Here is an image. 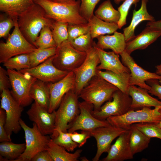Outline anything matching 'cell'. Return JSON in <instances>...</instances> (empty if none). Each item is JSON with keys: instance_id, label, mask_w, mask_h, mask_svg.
Wrapping results in <instances>:
<instances>
[{"instance_id": "obj_21", "label": "cell", "mask_w": 161, "mask_h": 161, "mask_svg": "<svg viewBox=\"0 0 161 161\" xmlns=\"http://www.w3.org/2000/svg\"><path fill=\"white\" fill-rule=\"evenodd\" d=\"M93 46L98 56L100 63L97 70L109 71L119 73L123 72L130 73L129 69L121 62L118 54L113 51L106 52L97 46L94 42Z\"/></svg>"}, {"instance_id": "obj_54", "label": "cell", "mask_w": 161, "mask_h": 161, "mask_svg": "<svg viewBox=\"0 0 161 161\" xmlns=\"http://www.w3.org/2000/svg\"><path fill=\"white\" fill-rule=\"evenodd\" d=\"M80 160L82 161H89L85 157H82L80 158Z\"/></svg>"}, {"instance_id": "obj_28", "label": "cell", "mask_w": 161, "mask_h": 161, "mask_svg": "<svg viewBox=\"0 0 161 161\" xmlns=\"http://www.w3.org/2000/svg\"><path fill=\"white\" fill-rule=\"evenodd\" d=\"M89 32L93 39L106 34H111L119 28L117 24L105 21L94 15L88 21Z\"/></svg>"}, {"instance_id": "obj_22", "label": "cell", "mask_w": 161, "mask_h": 161, "mask_svg": "<svg viewBox=\"0 0 161 161\" xmlns=\"http://www.w3.org/2000/svg\"><path fill=\"white\" fill-rule=\"evenodd\" d=\"M148 91L135 85L130 86L128 94L131 98V109L140 107L161 106V101L151 96Z\"/></svg>"}, {"instance_id": "obj_1", "label": "cell", "mask_w": 161, "mask_h": 161, "mask_svg": "<svg viewBox=\"0 0 161 161\" xmlns=\"http://www.w3.org/2000/svg\"><path fill=\"white\" fill-rule=\"evenodd\" d=\"M54 21L47 16L42 7L35 3L18 17L17 22L23 35L34 45L42 28L47 26L51 28Z\"/></svg>"}, {"instance_id": "obj_37", "label": "cell", "mask_w": 161, "mask_h": 161, "mask_svg": "<svg viewBox=\"0 0 161 161\" xmlns=\"http://www.w3.org/2000/svg\"><path fill=\"white\" fill-rule=\"evenodd\" d=\"M37 48H47L57 47L53 39L50 27L45 26L40 32V35L36 38L34 44Z\"/></svg>"}, {"instance_id": "obj_27", "label": "cell", "mask_w": 161, "mask_h": 161, "mask_svg": "<svg viewBox=\"0 0 161 161\" xmlns=\"http://www.w3.org/2000/svg\"><path fill=\"white\" fill-rule=\"evenodd\" d=\"M30 95L35 103L48 110L50 95L47 83L37 79L31 87Z\"/></svg>"}, {"instance_id": "obj_44", "label": "cell", "mask_w": 161, "mask_h": 161, "mask_svg": "<svg viewBox=\"0 0 161 161\" xmlns=\"http://www.w3.org/2000/svg\"><path fill=\"white\" fill-rule=\"evenodd\" d=\"M70 134L72 140L78 144V147L84 145L91 137L89 131L81 130L80 133L75 131Z\"/></svg>"}, {"instance_id": "obj_48", "label": "cell", "mask_w": 161, "mask_h": 161, "mask_svg": "<svg viewBox=\"0 0 161 161\" xmlns=\"http://www.w3.org/2000/svg\"><path fill=\"white\" fill-rule=\"evenodd\" d=\"M31 161H53L47 150L40 152L32 159Z\"/></svg>"}, {"instance_id": "obj_2", "label": "cell", "mask_w": 161, "mask_h": 161, "mask_svg": "<svg viewBox=\"0 0 161 161\" xmlns=\"http://www.w3.org/2000/svg\"><path fill=\"white\" fill-rule=\"evenodd\" d=\"M34 2L43 8L49 18L54 21L70 24L88 23L80 14V0L66 3L55 2L50 0H35Z\"/></svg>"}, {"instance_id": "obj_29", "label": "cell", "mask_w": 161, "mask_h": 161, "mask_svg": "<svg viewBox=\"0 0 161 161\" xmlns=\"http://www.w3.org/2000/svg\"><path fill=\"white\" fill-rule=\"evenodd\" d=\"M53 161H77L82 151L78 149L73 153H69L64 148L56 144L51 138L47 149Z\"/></svg>"}, {"instance_id": "obj_18", "label": "cell", "mask_w": 161, "mask_h": 161, "mask_svg": "<svg viewBox=\"0 0 161 161\" xmlns=\"http://www.w3.org/2000/svg\"><path fill=\"white\" fill-rule=\"evenodd\" d=\"M47 84L50 95L48 111L52 113L58 108L65 94L70 90L75 89V75L73 71L70 72L60 80Z\"/></svg>"}, {"instance_id": "obj_19", "label": "cell", "mask_w": 161, "mask_h": 161, "mask_svg": "<svg viewBox=\"0 0 161 161\" xmlns=\"http://www.w3.org/2000/svg\"><path fill=\"white\" fill-rule=\"evenodd\" d=\"M131 129H128L121 134L114 143L111 145L107 156L102 161H123L134 157L130 145Z\"/></svg>"}, {"instance_id": "obj_8", "label": "cell", "mask_w": 161, "mask_h": 161, "mask_svg": "<svg viewBox=\"0 0 161 161\" xmlns=\"http://www.w3.org/2000/svg\"><path fill=\"white\" fill-rule=\"evenodd\" d=\"M11 94L18 103L24 107L28 106L33 100L30 95L31 87L37 79L30 75L14 69H7Z\"/></svg>"}, {"instance_id": "obj_9", "label": "cell", "mask_w": 161, "mask_h": 161, "mask_svg": "<svg viewBox=\"0 0 161 161\" xmlns=\"http://www.w3.org/2000/svg\"><path fill=\"white\" fill-rule=\"evenodd\" d=\"M86 56V52L77 50L67 40L57 47L52 62L58 69L69 72L80 66Z\"/></svg>"}, {"instance_id": "obj_31", "label": "cell", "mask_w": 161, "mask_h": 161, "mask_svg": "<svg viewBox=\"0 0 161 161\" xmlns=\"http://www.w3.org/2000/svg\"><path fill=\"white\" fill-rule=\"evenodd\" d=\"M95 15L105 21L117 24L120 18L119 12L114 8L110 0L101 3L95 12Z\"/></svg>"}, {"instance_id": "obj_41", "label": "cell", "mask_w": 161, "mask_h": 161, "mask_svg": "<svg viewBox=\"0 0 161 161\" xmlns=\"http://www.w3.org/2000/svg\"><path fill=\"white\" fill-rule=\"evenodd\" d=\"M100 0H80V12L81 15L87 21L94 15L96 5Z\"/></svg>"}, {"instance_id": "obj_12", "label": "cell", "mask_w": 161, "mask_h": 161, "mask_svg": "<svg viewBox=\"0 0 161 161\" xmlns=\"http://www.w3.org/2000/svg\"><path fill=\"white\" fill-rule=\"evenodd\" d=\"M100 63L98 56L93 46L86 52L83 63L73 71L75 79L74 91L78 95L90 80L97 75V67Z\"/></svg>"}, {"instance_id": "obj_3", "label": "cell", "mask_w": 161, "mask_h": 161, "mask_svg": "<svg viewBox=\"0 0 161 161\" xmlns=\"http://www.w3.org/2000/svg\"><path fill=\"white\" fill-rule=\"evenodd\" d=\"M118 89L97 75L93 77L82 89L79 97L99 110L105 102L110 100Z\"/></svg>"}, {"instance_id": "obj_45", "label": "cell", "mask_w": 161, "mask_h": 161, "mask_svg": "<svg viewBox=\"0 0 161 161\" xmlns=\"http://www.w3.org/2000/svg\"><path fill=\"white\" fill-rule=\"evenodd\" d=\"M6 113L5 110L0 108V142L11 141V138L7 134L4 129L6 122Z\"/></svg>"}, {"instance_id": "obj_50", "label": "cell", "mask_w": 161, "mask_h": 161, "mask_svg": "<svg viewBox=\"0 0 161 161\" xmlns=\"http://www.w3.org/2000/svg\"><path fill=\"white\" fill-rule=\"evenodd\" d=\"M52 1L59 3H69L73 2L75 1L76 0H50Z\"/></svg>"}, {"instance_id": "obj_51", "label": "cell", "mask_w": 161, "mask_h": 161, "mask_svg": "<svg viewBox=\"0 0 161 161\" xmlns=\"http://www.w3.org/2000/svg\"><path fill=\"white\" fill-rule=\"evenodd\" d=\"M156 73L161 76V64L157 65L156 66Z\"/></svg>"}, {"instance_id": "obj_4", "label": "cell", "mask_w": 161, "mask_h": 161, "mask_svg": "<svg viewBox=\"0 0 161 161\" xmlns=\"http://www.w3.org/2000/svg\"><path fill=\"white\" fill-rule=\"evenodd\" d=\"M78 98L74 89L70 90L64 96L58 109L55 110V131L52 134L58 130L67 132L80 113Z\"/></svg>"}, {"instance_id": "obj_38", "label": "cell", "mask_w": 161, "mask_h": 161, "mask_svg": "<svg viewBox=\"0 0 161 161\" xmlns=\"http://www.w3.org/2000/svg\"><path fill=\"white\" fill-rule=\"evenodd\" d=\"M131 125L149 138L156 137L161 139V129L157 123L145 122Z\"/></svg>"}, {"instance_id": "obj_34", "label": "cell", "mask_w": 161, "mask_h": 161, "mask_svg": "<svg viewBox=\"0 0 161 161\" xmlns=\"http://www.w3.org/2000/svg\"><path fill=\"white\" fill-rule=\"evenodd\" d=\"M3 64L7 69H14L18 71L31 67L29 53L14 56L7 59Z\"/></svg>"}, {"instance_id": "obj_33", "label": "cell", "mask_w": 161, "mask_h": 161, "mask_svg": "<svg viewBox=\"0 0 161 161\" xmlns=\"http://www.w3.org/2000/svg\"><path fill=\"white\" fill-rule=\"evenodd\" d=\"M57 47L47 48H37L29 53L31 67L36 66L49 58L54 56Z\"/></svg>"}, {"instance_id": "obj_53", "label": "cell", "mask_w": 161, "mask_h": 161, "mask_svg": "<svg viewBox=\"0 0 161 161\" xmlns=\"http://www.w3.org/2000/svg\"><path fill=\"white\" fill-rule=\"evenodd\" d=\"M125 0H114L115 3L117 4H119L121 1H124Z\"/></svg>"}, {"instance_id": "obj_26", "label": "cell", "mask_w": 161, "mask_h": 161, "mask_svg": "<svg viewBox=\"0 0 161 161\" xmlns=\"http://www.w3.org/2000/svg\"><path fill=\"white\" fill-rule=\"evenodd\" d=\"M97 74L123 92L128 94L130 86V73L123 72L117 73L109 71L97 70Z\"/></svg>"}, {"instance_id": "obj_23", "label": "cell", "mask_w": 161, "mask_h": 161, "mask_svg": "<svg viewBox=\"0 0 161 161\" xmlns=\"http://www.w3.org/2000/svg\"><path fill=\"white\" fill-rule=\"evenodd\" d=\"M148 0H141V7L137 10L133 11V16L130 24L123 29V34L126 42L133 38L135 35L134 30L137 26L144 21H154V17L150 14L147 9V4Z\"/></svg>"}, {"instance_id": "obj_5", "label": "cell", "mask_w": 161, "mask_h": 161, "mask_svg": "<svg viewBox=\"0 0 161 161\" xmlns=\"http://www.w3.org/2000/svg\"><path fill=\"white\" fill-rule=\"evenodd\" d=\"M160 107H155L153 109L149 107H144L136 111L131 109L124 114L110 117L106 120L111 125L125 129H129L131 125L137 123L148 122L158 124L161 120Z\"/></svg>"}, {"instance_id": "obj_6", "label": "cell", "mask_w": 161, "mask_h": 161, "mask_svg": "<svg viewBox=\"0 0 161 161\" xmlns=\"http://www.w3.org/2000/svg\"><path fill=\"white\" fill-rule=\"evenodd\" d=\"M19 122L24 133L26 148L23 154L15 161H30L37 153L47 150L50 137L42 134L35 123H33L31 128L21 118Z\"/></svg>"}, {"instance_id": "obj_7", "label": "cell", "mask_w": 161, "mask_h": 161, "mask_svg": "<svg viewBox=\"0 0 161 161\" xmlns=\"http://www.w3.org/2000/svg\"><path fill=\"white\" fill-rule=\"evenodd\" d=\"M12 33L5 42H0V63H3L9 58L25 53H30L37 48L30 43L21 33L16 21Z\"/></svg>"}, {"instance_id": "obj_25", "label": "cell", "mask_w": 161, "mask_h": 161, "mask_svg": "<svg viewBox=\"0 0 161 161\" xmlns=\"http://www.w3.org/2000/svg\"><path fill=\"white\" fill-rule=\"evenodd\" d=\"M35 0H0V10L15 21L35 3Z\"/></svg>"}, {"instance_id": "obj_10", "label": "cell", "mask_w": 161, "mask_h": 161, "mask_svg": "<svg viewBox=\"0 0 161 161\" xmlns=\"http://www.w3.org/2000/svg\"><path fill=\"white\" fill-rule=\"evenodd\" d=\"M1 93L0 107L5 110L6 113L4 129L11 138L12 133L17 134L22 128L19 121L24 107L15 100L9 89H4Z\"/></svg>"}, {"instance_id": "obj_42", "label": "cell", "mask_w": 161, "mask_h": 161, "mask_svg": "<svg viewBox=\"0 0 161 161\" xmlns=\"http://www.w3.org/2000/svg\"><path fill=\"white\" fill-rule=\"evenodd\" d=\"M16 21L6 14L0 15V38H6L9 36L10 31L13 27L15 26Z\"/></svg>"}, {"instance_id": "obj_17", "label": "cell", "mask_w": 161, "mask_h": 161, "mask_svg": "<svg viewBox=\"0 0 161 161\" xmlns=\"http://www.w3.org/2000/svg\"><path fill=\"white\" fill-rule=\"evenodd\" d=\"M54 56L36 66L19 71L27 73L37 79L46 83L56 82L64 77L68 72L61 70L54 65L52 62Z\"/></svg>"}, {"instance_id": "obj_32", "label": "cell", "mask_w": 161, "mask_h": 161, "mask_svg": "<svg viewBox=\"0 0 161 161\" xmlns=\"http://www.w3.org/2000/svg\"><path fill=\"white\" fill-rule=\"evenodd\" d=\"M131 133L130 137V145L134 155L141 152L147 148L151 139L136 128L130 126Z\"/></svg>"}, {"instance_id": "obj_30", "label": "cell", "mask_w": 161, "mask_h": 161, "mask_svg": "<svg viewBox=\"0 0 161 161\" xmlns=\"http://www.w3.org/2000/svg\"><path fill=\"white\" fill-rule=\"evenodd\" d=\"M26 143L16 144L5 141L0 143V160L15 161L24 152Z\"/></svg>"}, {"instance_id": "obj_40", "label": "cell", "mask_w": 161, "mask_h": 161, "mask_svg": "<svg viewBox=\"0 0 161 161\" xmlns=\"http://www.w3.org/2000/svg\"><path fill=\"white\" fill-rule=\"evenodd\" d=\"M68 40L70 41L76 38L89 32L88 23L81 24H69L67 27Z\"/></svg>"}, {"instance_id": "obj_52", "label": "cell", "mask_w": 161, "mask_h": 161, "mask_svg": "<svg viewBox=\"0 0 161 161\" xmlns=\"http://www.w3.org/2000/svg\"><path fill=\"white\" fill-rule=\"evenodd\" d=\"M159 111L160 113L161 114V120H160L159 122V123L158 124V125L159 127L161 129V106H160V109H159Z\"/></svg>"}, {"instance_id": "obj_35", "label": "cell", "mask_w": 161, "mask_h": 161, "mask_svg": "<svg viewBox=\"0 0 161 161\" xmlns=\"http://www.w3.org/2000/svg\"><path fill=\"white\" fill-rule=\"evenodd\" d=\"M51 138L57 144L64 148L69 152H72L78 147V144L72 139L70 133L58 130Z\"/></svg>"}, {"instance_id": "obj_15", "label": "cell", "mask_w": 161, "mask_h": 161, "mask_svg": "<svg viewBox=\"0 0 161 161\" xmlns=\"http://www.w3.org/2000/svg\"><path fill=\"white\" fill-rule=\"evenodd\" d=\"M127 129L110 125L89 131L91 137H94L96 140L97 146V152L92 161H99L103 153L108 152L113 141Z\"/></svg>"}, {"instance_id": "obj_39", "label": "cell", "mask_w": 161, "mask_h": 161, "mask_svg": "<svg viewBox=\"0 0 161 161\" xmlns=\"http://www.w3.org/2000/svg\"><path fill=\"white\" fill-rule=\"evenodd\" d=\"M93 39L89 32L69 42L72 47L77 50L86 52L93 47Z\"/></svg>"}, {"instance_id": "obj_11", "label": "cell", "mask_w": 161, "mask_h": 161, "mask_svg": "<svg viewBox=\"0 0 161 161\" xmlns=\"http://www.w3.org/2000/svg\"><path fill=\"white\" fill-rule=\"evenodd\" d=\"M112 98V101L102 105L99 110H93V115L98 119L106 120L110 117L122 115L131 110V98L128 94L118 89L113 94Z\"/></svg>"}, {"instance_id": "obj_43", "label": "cell", "mask_w": 161, "mask_h": 161, "mask_svg": "<svg viewBox=\"0 0 161 161\" xmlns=\"http://www.w3.org/2000/svg\"><path fill=\"white\" fill-rule=\"evenodd\" d=\"M140 0H125L118 7L120 13V18L117 23L119 28L120 29L126 24V18L129 10L131 6L136 4Z\"/></svg>"}, {"instance_id": "obj_13", "label": "cell", "mask_w": 161, "mask_h": 161, "mask_svg": "<svg viewBox=\"0 0 161 161\" xmlns=\"http://www.w3.org/2000/svg\"><path fill=\"white\" fill-rule=\"evenodd\" d=\"M80 113L71 124L67 132L78 130L91 131L95 128L111 125L106 120L98 119L92 114L93 106L85 101L79 102Z\"/></svg>"}, {"instance_id": "obj_49", "label": "cell", "mask_w": 161, "mask_h": 161, "mask_svg": "<svg viewBox=\"0 0 161 161\" xmlns=\"http://www.w3.org/2000/svg\"><path fill=\"white\" fill-rule=\"evenodd\" d=\"M146 26L161 30V20L157 21H149L147 24Z\"/></svg>"}, {"instance_id": "obj_14", "label": "cell", "mask_w": 161, "mask_h": 161, "mask_svg": "<svg viewBox=\"0 0 161 161\" xmlns=\"http://www.w3.org/2000/svg\"><path fill=\"white\" fill-rule=\"evenodd\" d=\"M120 55L121 57L122 63L130 70V86L137 85L148 91L150 90V87L146 82L147 80L156 79L159 80L160 82L161 83V76L142 68L135 62L130 55L125 51Z\"/></svg>"}, {"instance_id": "obj_47", "label": "cell", "mask_w": 161, "mask_h": 161, "mask_svg": "<svg viewBox=\"0 0 161 161\" xmlns=\"http://www.w3.org/2000/svg\"><path fill=\"white\" fill-rule=\"evenodd\" d=\"M146 82L150 87V89L148 92L161 100V85L159 84V80L151 79L147 80Z\"/></svg>"}, {"instance_id": "obj_24", "label": "cell", "mask_w": 161, "mask_h": 161, "mask_svg": "<svg viewBox=\"0 0 161 161\" xmlns=\"http://www.w3.org/2000/svg\"><path fill=\"white\" fill-rule=\"evenodd\" d=\"M97 38L96 45L102 49H111L118 55L125 50L126 42L123 33L116 31L113 35H101Z\"/></svg>"}, {"instance_id": "obj_46", "label": "cell", "mask_w": 161, "mask_h": 161, "mask_svg": "<svg viewBox=\"0 0 161 161\" xmlns=\"http://www.w3.org/2000/svg\"><path fill=\"white\" fill-rule=\"evenodd\" d=\"M11 88L7 70L0 66V92L1 93L5 89Z\"/></svg>"}, {"instance_id": "obj_16", "label": "cell", "mask_w": 161, "mask_h": 161, "mask_svg": "<svg viewBox=\"0 0 161 161\" xmlns=\"http://www.w3.org/2000/svg\"><path fill=\"white\" fill-rule=\"evenodd\" d=\"M30 120L44 135H52L55 129V110L52 113L34 102L27 112Z\"/></svg>"}, {"instance_id": "obj_36", "label": "cell", "mask_w": 161, "mask_h": 161, "mask_svg": "<svg viewBox=\"0 0 161 161\" xmlns=\"http://www.w3.org/2000/svg\"><path fill=\"white\" fill-rule=\"evenodd\" d=\"M68 24L67 22L55 21L53 22L51 29L57 47H59L64 41L68 40Z\"/></svg>"}, {"instance_id": "obj_20", "label": "cell", "mask_w": 161, "mask_h": 161, "mask_svg": "<svg viewBox=\"0 0 161 161\" xmlns=\"http://www.w3.org/2000/svg\"><path fill=\"white\" fill-rule=\"evenodd\" d=\"M161 36V30L147 26L139 34L126 43L125 51L130 55L138 49H143Z\"/></svg>"}]
</instances>
